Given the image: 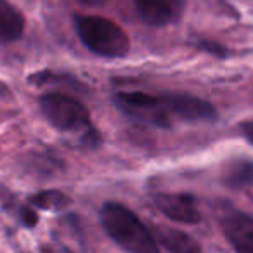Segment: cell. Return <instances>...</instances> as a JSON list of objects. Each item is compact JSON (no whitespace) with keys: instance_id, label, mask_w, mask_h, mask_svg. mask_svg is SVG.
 <instances>
[{"instance_id":"1","label":"cell","mask_w":253,"mask_h":253,"mask_svg":"<svg viewBox=\"0 0 253 253\" xmlns=\"http://www.w3.org/2000/svg\"><path fill=\"white\" fill-rule=\"evenodd\" d=\"M101 224L106 234L125 252L156 253L160 250L153 232L125 205L106 203L101 208Z\"/></svg>"},{"instance_id":"2","label":"cell","mask_w":253,"mask_h":253,"mask_svg":"<svg viewBox=\"0 0 253 253\" xmlns=\"http://www.w3.org/2000/svg\"><path fill=\"white\" fill-rule=\"evenodd\" d=\"M75 30L82 43L90 52L108 59L125 57L130 50V40L126 33L111 19L102 16H75Z\"/></svg>"},{"instance_id":"3","label":"cell","mask_w":253,"mask_h":253,"mask_svg":"<svg viewBox=\"0 0 253 253\" xmlns=\"http://www.w3.org/2000/svg\"><path fill=\"white\" fill-rule=\"evenodd\" d=\"M113 101L120 111L141 123L169 128L173 122V116L163 95H153L146 92H116Z\"/></svg>"},{"instance_id":"4","label":"cell","mask_w":253,"mask_h":253,"mask_svg":"<svg viewBox=\"0 0 253 253\" xmlns=\"http://www.w3.org/2000/svg\"><path fill=\"white\" fill-rule=\"evenodd\" d=\"M40 109L47 122L61 132H80L90 128L87 108L66 94H45L40 99Z\"/></svg>"},{"instance_id":"5","label":"cell","mask_w":253,"mask_h":253,"mask_svg":"<svg viewBox=\"0 0 253 253\" xmlns=\"http://www.w3.org/2000/svg\"><path fill=\"white\" fill-rule=\"evenodd\" d=\"M153 203L165 217L177 224H198L201 220L200 208L191 194L158 193L153 196Z\"/></svg>"},{"instance_id":"6","label":"cell","mask_w":253,"mask_h":253,"mask_svg":"<svg viewBox=\"0 0 253 253\" xmlns=\"http://www.w3.org/2000/svg\"><path fill=\"white\" fill-rule=\"evenodd\" d=\"M173 118L182 122H211L217 111L208 101L189 94H163Z\"/></svg>"},{"instance_id":"7","label":"cell","mask_w":253,"mask_h":253,"mask_svg":"<svg viewBox=\"0 0 253 253\" xmlns=\"http://www.w3.org/2000/svg\"><path fill=\"white\" fill-rule=\"evenodd\" d=\"M222 231L229 245L239 253H253V217L241 210H231L222 218Z\"/></svg>"},{"instance_id":"8","label":"cell","mask_w":253,"mask_h":253,"mask_svg":"<svg viewBox=\"0 0 253 253\" xmlns=\"http://www.w3.org/2000/svg\"><path fill=\"white\" fill-rule=\"evenodd\" d=\"M137 14L149 26H169L182 16L184 0H134Z\"/></svg>"},{"instance_id":"9","label":"cell","mask_w":253,"mask_h":253,"mask_svg":"<svg viewBox=\"0 0 253 253\" xmlns=\"http://www.w3.org/2000/svg\"><path fill=\"white\" fill-rule=\"evenodd\" d=\"M153 236H155V241L158 243L160 248L169 250V252H175V253L201 252V246L191 236H187L182 231H177V229L156 227L153 231Z\"/></svg>"},{"instance_id":"10","label":"cell","mask_w":253,"mask_h":253,"mask_svg":"<svg viewBox=\"0 0 253 253\" xmlns=\"http://www.w3.org/2000/svg\"><path fill=\"white\" fill-rule=\"evenodd\" d=\"M25 32L23 14L9 4L7 0H0V45L16 42Z\"/></svg>"},{"instance_id":"11","label":"cell","mask_w":253,"mask_h":253,"mask_svg":"<svg viewBox=\"0 0 253 253\" xmlns=\"http://www.w3.org/2000/svg\"><path fill=\"white\" fill-rule=\"evenodd\" d=\"M30 203L37 208H42V210H63L70 205V198L66 194H63L61 191H42V193H37L30 198Z\"/></svg>"},{"instance_id":"12","label":"cell","mask_w":253,"mask_h":253,"mask_svg":"<svg viewBox=\"0 0 253 253\" xmlns=\"http://www.w3.org/2000/svg\"><path fill=\"white\" fill-rule=\"evenodd\" d=\"M225 182L232 187H245L253 184V163L252 162H236L229 169Z\"/></svg>"},{"instance_id":"13","label":"cell","mask_w":253,"mask_h":253,"mask_svg":"<svg viewBox=\"0 0 253 253\" xmlns=\"http://www.w3.org/2000/svg\"><path fill=\"white\" fill-rule=\"evenodd\" d=\"M21 220L25 222V225H28V227H33V225L39 222V215L33 211V208H21Z\"/></svg>"},{"instance_id":"14","label":"cell","mask_w":253,"mask_h":253,"mask_svg":"<svg viewBox=\"0 0 253 253\" xmlns=\"http://www.w3.org/2000/svg\"><path fill=\"white\" fill-rule=\"evenodd\" d=\"M239 130H241V135L253 146V120H248V122L241 123L239 126Z\"/></svg>"}]
</instances>
